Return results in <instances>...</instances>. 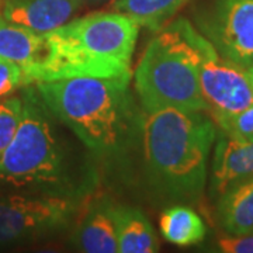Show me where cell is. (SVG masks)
<instances>
[{
  "label": "cell",
  "mask_w": 253,
  "mask_h": 253,
  "mask_svg": "<svg viewBox=\"0 0 253 253\" xmlns=\"http://www.w3.org/2000/svg\"><path fill=\"white\" fill-rule=\"evenodd\" d=\"M17 131L0 158V193L86 200L100 181L99 162L40 97L36 86L21 91Z\"/></svg>",
  "instance_id": "6da1fadb"
},
{
  "label": "cell",
  "mask_w": 253,
  "mask_h": 253,
  "mask_svg": "<svg viewBox=\"0 0 253 253\" xmlns=\"http://www.w3.org/2000/svg\"><path fill=\"white\" fill-rule=\"evenodd\" d=\"M132 78H65L36 83L40 97L99 165L126 166L141 146L144 111L129 90Z\"/></svg>",
  "instance_id": "7a4b0ae2"
},
{
  "label": "cell",
  "mask_w": 253,
  "mask_h": 253,
  "mask_svg": "<svg viewBox=\"0 0 253 253\" xmlns=\"http://www.w3.org/2000/svg\"><path fill=\"white\" fill-rule=\"evenodd\" d=\"M217 126L204 111L159 110L142 114L144 177L163 204H197L207 187Z\"/></svg>",
  "instance_id": "3957f363"
},
{
  "label": "cell",
  "mask_w": 253,
  "mask_h": 253,
  "mask_svg": "<svg viewBox=\"0 0 253 253\" xmlns=\"http://www.w3.org/2000/svg\"><path fill=\"white\" fill-rule=\"evenodd\" d=\"M139 26L118 11L72 18L44 34V52L28 84L65 78H132L131 61Z\"/></svg>",
  "instance_id": "277c9868"
},
{
  "label": "cell",
  "mask_w": 253,
  "mask_h": 253,
  "mask_svg": "<svg viewBox=\"0 0 253 253\" xmlns=\"http://www.w3.org/2000/svg\"><path fill=\"white\" fill-rule=\"evenodd\" d=\"M134 89L145 113L168 109L208 113L196 68L168 26L145 48L134 73Z\"/></svg>",
  "instance_id": "5b68a950"
},
{
  "label": "cell",
  "mask_w": 253,
  "mask_h": 253,
  "mask_svg": "<svg viewBox=\"0 0 253 253\" xmlns=\"http://www.w3.org/2000/svg\"><path fill=\"white\" fill-rule=\"evenodd\" d=\"M193 62L208 113H236L253 103V91L244 66L232 62L186 17L168 24Z\"/></svg>",
  "instance_id": "8992f818"
},
{
  "label": "cell",
  "mask_w": 253,
  "mask_h": 253,
  "mask_svg": "<svg viewBox=\"0 0 253 253\" xmlns=\"http://www.w3.org/2000/svg\"><path fill=\"white\" fill-rule=\"evenodd\" d=\"M83 203L55 196L0 193V246L62 234L75 225Z\"/></svg>",
  "instance_id": "52a82bcc"
},
{
  "label": "cell",
  "mask_w": 253,
  "mask_h": 253,
  "mask_svg": "<svg viewBox=\"0 0 253 253\" xmlns=\"http://www.w3.org/2000/svg\"><path fill=\"white\" fill-rule=\"evenodd\" d=\"M194 20L219 54L244 68L253 65V0H212Z\"/></svg>",
  "instance_id": "ba28073f"
},
{
  "label": "cell",
  "mask_w": 253,
  "mask_h": 253,
  "mask_svg": "<svg viewBox=\"0 0 253 253\" xmlns=\"http://www.w3.org/2000/svg\"><path fill=\"white\" fill-rule=\"evenodd\" d=\"M253 176V139H235L217 131L208 173L210 196L217 201L238 181Z\"/></svg>",
  "instance_id": "9c48e42d"
},
{
  "label": "cell",
  "mask_w": 253,
  "mask_h": 253,
  "mask_svg": "<svg viewBox=\"0 0 253 253\" xmlns=\"http://www.w3.org/2000/svg\"><path fill=\"white\" fill-rule=\"evenodd\" d=\"M83 6L81 0H1L0 16L44 36L71 21Z\"/></svg>",
  "instance_id": "30bf717a"
},
{
  "label": "cell",
  "mask_w": 253,
  "mask_h": 253,
  "mask_svg": "<svg viewBox=\"0 0 253 253\" xmlns=\"http://www.w3.org/2000/svg\"><path fill=\"white\" fill-rule=\"evenodd\" d=\"M113 204L109 199L93 200L84 215L78 218L69 238L71 248L83 253H117L118 238Z\"/></svg>",
  "instance_id": "8fae6325"
},
{
  "label": "cell",
  "mask_w": 253,
  "mask_h": 253,
  "mask_svg": "<svg viewBox=\"0 0 253 253\" xmlns=\"http://www.w3.org/2000/svg\"><path fill=\"white\" fill-rule=\"evenodd\" d=\"M118 253H156L161 244L151 221L139 208L113 204Z\"/></svg>",
  "instance_id": "7c38bea8"
},
{
  "label": "cell",
  "mask_w": 253,
  "mask_h": 253,
  "mask_svg": "<svg viewBox=\"0 0 253 253\" xmlns=\"http://www.w3.org/2000/svg\"><path fill=\"white\" fill-rule=\"evenodd\" d=\"M42 52L44 36L0 16V59L17 63L28 79V75L41 59Z\"/></svg>",
  "instance_id": "4fadbf2b"
},
{
  "label": "cell",
  "mask_w": 253,
  "mask_h": 253,
  "mask_svg": "<svg viewBox=\"0 0 253 253\" xmlns=\"http://www.w3.org/2000/svg\"><path fill=\"white\" fill-rule=\"evenodd\" d=\"M217 218L229 235L253 231V176L231 186L217 200Z\"/></svg>",
  "instance_id": "5bb4252c"
},
{
  "label": "cell",
  "mask_w": 253,
  "mask_h": 253,
  "mask_svg": "<svg viewBox=\"0 0 253 253\" xmlns=\"http://www.w3.org/2000/svg\"><path fill=\"white\" fill-rule=\"evenodd\" d=\"M159 229L165 241L187 248L201 244L207 235L203 218L186 204H173L159 218Z\"/></svg>",
  "instance_id": "9a60e30c"
},
{
  "label": "cell",
  "mask_w": 253,
  "mask_h": 253,
  "mask_svg": "<svg viewBox=\"0 0 253 253\" xmlns=\"http://www.w3.org/2000/svg\"><path fill=\"white\" fill-rule=\"evenodd\" d=\"M191 0H113L110 10L124 13L139 27L159 31Z\"/></svg>",
  "instance_id": "2e32d148"
},
{
  "label": "cell",
  "mask_w": 253,
  "mask_h": 253,
  "mask_svg": "<svg viewBox=\"0 0 253 253\" xmlns=\"http://www.w3.org/2000/svg\"><path fill=\"white\" fill-rule=\"evenodd\" d=\"M210 117L219 132L242 141L253 139V103L236 113H210Z\"/></svg>",
  "instance_id": "e0dca14e"
},
{
  "label": "cell",
  "mask_w": 253,
  "mask_h": 253,
  "mask_svg": "<svg viewBox=\"0 0 253 253\" xmlns=\"http://www.w3.org/2000/svg\"><path fill=\"white\" fill-rule=\"evenodd\" d=\"M23 113V97L10 96L0 100V158L17 131Z\"/></svg>",
  "instance_id": "ac0fdd59"
},
{
  "label": "cell",
  "mask_w": 253,
  "mask_h": 253,
  "mask_svg": "<svg viewBox=\"0 0 253 253\" xmlns=\"http://www.w3.org/2000/svg\"><path fill=\"white\" fill-rule=\"evenodd\" d=\"M24 86H27L24 71L17 63L0 59V100L7 99Z\"/></svg>",
  "instance_id": "d6986e66"
},
{
  "label": "cell",
  "mask_w": 253,
  "mask_h": 253,
  "mask_svg": "<svg viewBox=\"0 0 253 253\" xmlns=\"http://www.w3.org/2000/svg\"><path fill=\"white\" fill-rule=\"evenodd\" d=\"M212 251L222 253H253V232L245 235L225 234L219 236Z\"/></svg>",
  "instance_id": "ffe728a7"
},
{
  "label": "cell",
  "mask_w": 253,
  "mask_h": 253,
  "mask_svg": "<svg viewBox=\"0 0 253 253\" xmlns=\"http://www.w3.org/2000/svg\"><path fill=\"white\" fill-rule=\"evenodd\" d=\"M245 72H246L248 81H249V83H251V87H252V91H253V65H251V66H246V68H245Z\"/></svg>",
  "instance_id": "44dd1931"
},
{
  "label": "cell",
  "mask_w": 253,
  "mask_h": 253,
  "mask_svg": "<svg viewBox=\"0 0 253 253\" xmlns=\"http://www.w3.org/2000/svg\"><path fill=\"white\" fill-rule=\"evenodd\" d=\"M83 4H96V3H104L109 0H81Z\"/></svg>",
  "instance_id": "7402d4cb"
},
{
  "label": "cell",
  "mask_w": 253,
  "mask_h": 253,
  "mask_svg": "<svg viewBox=\"0 0 253 253\" xmlns=\"http://www.w3.org/2000/svg\"><path fill=\"white\" fill-rule=\"evenodd\" d=\"M0 4H1V0H0Z\"/></svg>",
  "instance_id": "603a6c76"
},
{
  "label": "cell",
  "mask_w": 253,
  "mask_h": 253,
  "mask_svg": "<svg viewBox=\"0 0 253 253\" xmlns=\"http://www.w3.org/2000/svg\"><path fill=\"white\" fill-rule=\"evenodd\" d=\"M252 232H253V231H252Z\"/></svg>",
  "instance_id": "cb8c5ba5"
}]
</instances>
